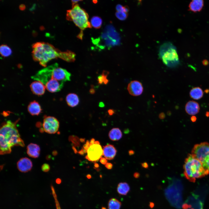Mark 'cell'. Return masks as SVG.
<instances>
[{"label":"cell","mask_w":209,"mask_h":209,"mask_svg":"<svg viewBox=\"0 0 209 209\" xmlns=\"http://www.w3.org/2000/svg\"><path fill=\"white\" fill-rule=\"evenodd\" d=\"M71 76L70 72L56 63L39 71L31 78L42 83L49 91L55 93L61 90L65 82L71 80Z\"/></svg>","instance_id":"cell-1"},{"label":"cell","mask_w":209,"mask_h":209,"mask_svg":"<svg viewBox=\"0 0 209 209\" xmlns=\"http://www.w3.org/2000/svg\"><path fill=\"white\" fill-rule=\"evenodd\" d=\"M17 122L10 120L3 124L0 129V153L4 155L10 153L14 146L24 147V143L21 138L16 127Z\"/></svg>","instance_id":"cell-2"},{"label":"cell","mask_w":209,"mask_h":209,"mask_svg":"<svg viewBox=\"0 0 209 209\" xmlns=\"http://www.w3.org/2000/svg\"><path fill=\"white\" fill-rule=\"evenodd\" d=\"M32 48L33 59L45 67L51 60L57 57L62 58L63 52L56 49L49 43L37 42L33 44Z\"/></svg>","instance_id":"cell-3"},{"label":"cell","mask_w":209,"mask_h":209,"mask_svg":"<svg viewBox=\"0 0 209 209\" xmlns=\"http://www.w3.org/2000/svg\"><path fill=\"white\" fill-rule=\"evenodd\" d=\"M183 169L185 176L191 182H194L196 179L206 175L201 163L192 154H188L185 159Z\"/></svg>","instance_id":"cell-4"},{"label":"cell","mask_w":209,"mask_h":209,"mask_svg":"<svg viewBox=\"0 0 209 209\" xmlns=\"http://www.w3.org/2000/svg\"><path fill=\"white\" fill-rule=\"evenodd\" d=\"M66 16L68 20L72 21L82 30L91 28L88 20V14L78 4L73 6L71 9L67 10Z\"/></svg>","instance_id":"cell-5"},{"label":"cell","mask_w":209,"mask_h":209,"mask_svg":"<svg viewBox=\"0 0 209 209\" xmlns=\"http://www.w3.org/2000/svg\"><path fill=\"white\" fill-rule=\"evenodd\" d=\"M159 56L163 63L168 67H173L179 63V58L175 47L171 43H164L160 47Z\"/></svg>","instance_id":"cell-6"},{"label":"cell","mask_w":209,"mask_h":209,"mask_svg":"<svg viewBox=\"0 0 209 209\" xmlns=\"http://www.w3.org/2000/svg\"><path fill=\"white\" fill-rule=\"evenodd\" d=\"M191 154L201 163L206 175L209 174V143L203 142L195 145Z\"/></svg>","instance_id":"cell-7"},{"label":"cell","mask_w":209,"mask_h":209,"mask_svg":"<svg viewBox=\"0 0 209 209\" xmlns=\"http://www.w3.org/2000/svg\"><path fill=\"white\" fill-rule=\"evenodd\" d=\"M105 45L104 47H111L118 45L120 42V38L118 33L112 26L106 28L101 37Z\"/></svg>","instance_id":"cell-8"},{"label":"cell","mask_w":209,"mask_h":209,"mask_svg":"<svg viewBox=\"0 0 209 209\" xmlns=\"http://www.w3.org/2000/svg\"><path fill=\"white\" fill-rule=\"evenodd\" d=\"M42 126L44 130L46 132L49 134H54L58 130L59 122L54 117L47 116L44 119Z\"/></svg>","instance_id":"cell-9"},{"label":"cell","mask_w":209,"mask_h":209,"mask_svg":"<svg viewBox=\"0 0 209 209\" xmlns=\"http://www.w3.org/2000/svg\"><path fill=\"white\" fill-rule=\"evenodd\" d=\"M87 155L85 158L91 161H96L101 158L103 155V149L100 144L90 145L87 150Z\"/></svg>","instance_id":"cell-10"},{"label":"cell","mask_w":209,"mask_h":209,"mask_svg":"<svg viewBox=\"0 0 209 209\" xmlns=\"http://www.w3.org/2000/svg\"><path fill=\"white\" fill-rule=\"evenodd\" d=\"M127 89L129 93L134 96L141 95L143 90L142 84L137 80L131 82L128 85Z\"/></svg>","instance_id":"cell-11"},{"label":"cell","mask_w":209,"mask_h":209,"mask_svg":"<svg viewBox=\"0 0 209 209\" xmlns=\"http://www.w3.org/2000/svg\"><path fill=\"white\" fill-rule=\"evenodd\" d=\"M17 165L18 170L23 172H26L30 171L33 166L31 161L27 157L21 158L17 162Z\"/></svg>","instance_id":"cell-12"},{"label":"cell","mask_w":209,"mask_h":209,"mask_svg":"<svg viewBox=\"0 0 209 209\" xmlns=\"http://www.w3.org/2000/svg\"><path fill=\"white\" fill-rule=\"evenodd\" d=\"M200 109L199 104L193 100L188 101L186 104L185 110L188 114L194 116L198 113Z\"/></svg>","instance_id":"cell-13"},{"label":"cell","mask_w":209,"mask_h":209,"mask_svg":"<svg viewBox=\"0 0 209 209\" xmlns=\"http://www.w3.org/2000/svg\"><path fill=\"white\" fill-rule=\"evenodd\" d=\"M30 88L32 92L38 96L43 95L45 93L46 88L42 83L38 81L32 83L30 85Z\"/></svg>","instance_id":"cell-14"},{"label":"cell","mask_w":209,"mask_h":209,"mask_svg":"<svg viewBox=\"0 0 209 209\" xmlns=\"http://www.w3.org/2000/svg\"><path fill=\"white\" fill-rule=\"evenodd\" d=\"M103 155L107 159L112 160L116 156L117 150L112 145L109 144L103 146Z\"/></svg>","instance_id":"cell-15"},{"label":"cell","mask_w":209,"mask_h":209,"mask_svg":"<svg viewBox=\"0 0 209 209\" xmlns=\"http://www.w3.org/2000/svg\"><path fill=\"white\" fill-rule=\"evenodd\" d=\"M203 205L198 197L194 203L190 197L183 205L182 207L183 209H202Z\"/></svg>","instance_id":"cell-16"},{"label":"cell","mask_w":209,"mask_h":209,"mask_svg":"<svg viewBox=\"0 0 209 209\" xmlns=\"http://www.w3.org/2000/svg\"><path fill=\"white\" fill-rule=\"evenodd\" d=\"M40 151L39 146L36 144L31 143L27 146V154L32 158H38L39 155Z\"/></svg>","instance_id":"cell-17"},{"label":"cell","mask_w":209,"mask_h":209,"mask_svg":"<svg viewBox=\"0 0 209 209\" xmlns=\"http://www.w3.org/2000/svg\"><path fill=\"white\" fill-rule=\"evenodd\" d=\"M28 110L30 113L33 116L38 115L42 111L41 106L38 102L35 101L30 103L28 106Z\"/></svg>","instance_id":"cell-18"},{"label":"cell","mask_w":209,"mask_h":209,"mask_svg":"<svg viewBox=\"0 0 209 209\" xmlns=\"http://www.w3.org/2000/svg\"><path fill=\"white\" fill-rule=\"evenodd\" d=\"M66 100L68 105L72 107L78 105L80 102L78 95L73 93L68 94L66 97Z\"/></svg>","instance_id":"cell-19"},{"label":"cell","mask_w":209,"mask_h":209,"mask_svg":"<svg viewBox=\"0 0 209 209\" xmlns=\"http://www.w3.org/2000/svg\"><path fill=\"white\" fill-rule=\"evenodd\" d=\"M203 5V0H192L189 5V10L194 12H200L202 9Z\"/></svg>","instance_id":"cell-20"},{"label":"cell","mask_w":209,"mask_h":209,"mask_svg":"<svg viewBox=\"0 0 209 209\" xmlns=\"http://www.w3.org/2000/svg\"><path fill=\"white\" fill-rule=\"evenodd\" d=\"M190 97L194 100H198L202 98L203 92L199 87H195L191 89L189 92Z\"/></svg>","instance_id":"cell-21"},{"label":"cell","mask_w":209,"mask_h":209,"mask_svg":"<svg viewBox=\"0 0 209 209\" xmlns=\"http://www.w3.org/2000/svg\"><path fill=\"white\" fill-rule=\"evenodd\" d=\"M122 134L120 129L118 128H112L109 132V136L112 141H117L122 137Z\"/></svg>","instance_id":"cell-22"},{"label":"cell","mask_w":209,"mask_h":209,"mask_svg":"<svg viewBox=\"0 0 209 209\" xmlns=\"http://www.w3.org/2000/svg\"><path fill=\"white\" fill-rule=\"evenodd\" d=\"M117 190L120 194L126 195L130 190V187L127 183L121 182L118 184Z\"/></svg>","instance_id":"cell-23"},{"label":"cell","mask_w":209,"mask_h":209,"mask_svg":"<svg viewBox=\"0 0 209 209\" xmlns=\"http://www.w3.org/2000/svg\"><path fill=\"white\" fill-rule=\"evenodd\" d=\"M121 205L120 201L116 199H110L108 203V209H120Z\"/></svg>","instance_id":"cell-24"},{"label":"cell","mask_w":209,"mask_h":209,"mask_svg":"<svg viewBox=\"0 0 209 209\" xmlns=\"http://www.w3.org/2000/svg\"><path fill=\"white\" fill-rule=\"evenodd\" d=\"M109 73V72L107 71H103L102 74L98 76L97 80L99 84H106L108 83L109 80L107 78Z\"/></svg>","instance_id":"cell-25"},{"label":"cell","mask_w":209,"mask_h":209,"mask_svg":"<svg viewBox=\"0 0 209 209\" xmlns=\"http://www.w3.org/2000/svg\"><path fill=\"white\" fill-rule=\"evenodd\" d=\"M12 51L9 46L5 44H2L0 47V53L2 56L7 57L10 55Z\"/></svg>","instance_id":"cell-26"},{"label":"cell","mask_w":209,"mask_h":209,"mask_svg":"<svg viewBox=\"0 0 209 209\" xmlns=\"http://www.w3.org/2000/svg\"><path fill=\"white\" fill-rule=\"evenodd\" d=\"M91 25L94 28H100L102 24V20L98 16L93 17L91 20Z\"/></svg>","instance_id":"cell-27"},{"label":"cell","mask_w":209,"mask_h":209,"mask_svg":"<svg viewBox=\"0 0 209 209\" xmlns=\"http://www.w3.org/2000/svg\"><path fill=\"white\" fill-rule=\"evenodd\" d=\"M115 15L116 17L121 20H125L128 16L127 13L117 11L116 12Z\"/></svg>","instance_id":"cell-28"},{"label":"cell","mask_w":209,"mask_h":209,"mask_svg":"<svg viewBox=\"0 0 209 209\" xmlns=\"http://www.w3.org/2000/svg\"><path fill=\"white\" fill-rule=\"evenodd\" d=\"M69 141H71L75 146L77 147H79V146H80V141L77 137L73 136H70L69 137Z\"/></svg>","instance_id":"cell-29"},{"label":"cell","mask_w":209,"mask_h":209,"mask_svg":"<svg viewBox=\"0 0 209 209\" xmlns=\"http://www.w3.org/2000/svg\"><path fill=\"white\" fill-rule=\"evenodd\" d=\"M116 9L117 11L124 12L127 13L129 10V9L127 7L123 6L120 4L117 5Z\"/></svg>","instance_id":"cell-30"},{"label":"cell","mask_w":209,"mask_h":209,"mask_svg":"<svg viewBox=\"0 0 209 209\" xmlns=\"http://www.w3.org/2000/svg\"><path fill=\"white\" fill-rule=\"evenodd\" d=\"M50 169L49 165L47 163L43 164L42 166V170L44 172H47Z\"/></svg>","instance_id":"cell-31"},{"label":"cell","mask_w":209,"mask_h":209,"mask_svg":"<svg viewBox=\"0 0 209 209\" xmlns=\"http://www.w3.org/2000/svg\"><path fill=\"white\" fill-rule=\"evenodd\" d=\"M100 162L101 164L105 165L107 163V160L105 158L101 157L100 160Z\"/></svg>","instance_id":"cell-32"},{"label":"cell","mask_w":209,"mask_h":209,"mask_svg":"<svg viewBox=\"0 0 209 209\" xmlns=\"http://www.w3.org/2000/svg\"><path fill=\"white\" fill-rule=\"evenodd\" d=\"M105 167L108 169H111L113 167V164L110 163H107L105 165Z\"/></svg>","instance_id":"cell-33"},{"label":"cell","mask_w":209,"mask_h":209,"mask_svg":"<svg viewBox=\"0 0 209 209\" xmlns=\"http://www.w3.org/2000/svg\"><path fill=\"white\" fill-rule=\"evenodd\" d=\"M141 165L142 167L145 169H147L149 167L148 164L147 162H145L142 163Z\"/></svg>","instance_id":"cell-34"},{"label":"cell","mask_w":209,"mask_h":209,"mask_svg":"<svg viewBox=\"0 0 209 209\" xmlns=\"http://www.w3.org/2000/svg\"><path fill=\"white\" fill-rule=\"evenodd\" d=\"M165 114L163 113H161L159 115V118L160 119H163L165 118Z\"/></svg>","instance_id":"cell-35"},{"label":"cell","mask_w":209,"mask_h":209,"mask_svg":"<svg viewBox=\"0 0 209 209\" xmlns=\"http://www.w3.org/2000/svg\"><path fill=\"white\" fill-rule=\"evenodd\" d=\"M81 0H71V2L72 5V6H73L75 4H77L78 2L81 1Z\"/></svg>","instance_id":"cell-36"},{"label":"cell","mask_w":209,"mask_h":209,"mask_svg":"<svg viewBox=\"0 0 209 209\" xmlns=\"http://www.w3.org/2000/svg\"><path fill=\"white\" fill-rule=\"evenodd\" d=\"M133 176L134 178H138L140 176V174L138 172H135L134 173Z\"/></svg>","instance_id":"cell-37"},{"label":"cell","mask_w":209,"mask_h":209,"mask_svg":"<svg viewBox=\"0 0 209 209\" xmlns=\"http://www.w3.org/2000/svg\"><path fill=\"white\" fill-rule=\"evenodd\" d=\"M190 119L191 121L193 122H195L197 119L196 117L194 116H191Z\"/></svg>","instance_id":"cell-38"},{"label":"cell","mask_w":209,"mask_h":209,"mask_svg":"<svg viewBox=\"0 0 209 209\" xmlns=\"http://www.w3.org/2000/svg\"><path fill=\"white\" fill-rule=\"evenodd\" d=\"M128 153L129 156H131L134 154L135 152L133 150H129Z\"/></svg>","instance_id":"cell-39"},{"label":"cell","mask_w":209,"mask_h":209,"mask_svg":"<svg viewBox=\"0 0 209 209\" xmlns=\"http://www.w3.org/2000/svg\"><path fill=\"white\" fill-rule=\"evenodd\" d=\"M209 63L208 61L206 60H204L202 61V64L204 66L207 65Z\"/></svg>","instance_id":"cell-40"},{"label":"cell","mask_w":209,"mask_h":209,"mask_svg":"<svg viewBox=\"0 0 209 209\" xmlns=\"http://www.w3.org/2000/svg\"><path fill=\"white\" fill-rule=\"evenodd\" d=\"M108 113L109 115H112L114 113V112L113 109H109L108 111Z\"/></svg>","instance_id":"cell-41"},{"label":"cell","mask_w":209,"mask_h":209,"mask_svg":"<svg viewBox=\"0 0 209 209\" xmlns=\"http://www.w3.org/2000/svg\"><path fill=\"white\" fill-rule=\"evenodd\" d=\"M95 139L94 138H92L91 139L90 141V145H93L94 144V142H95Z\"/></svg>","instance_id":"cell-42"},{"label":"cell","mask_w":209,"mask_h":209,"mask_svg":"<svg viewBox=\"0 0 209 209\" xmlns=\"http://www.w3.org/2000/svg\"><path fill=\"white\" fill-rule=\"evenodd\" d=\"M78 153L81 155H83L84 153L83 151V148H82V149L80 150Z\"/></svg>","instance_id":"cell-43"},{"label":"cell","mask_w":209,"mask_h":209,"mask_svg":"<svg viewBox=\"0 0 209 209\" xmlns=\"http://www.w3.org/2000/svg\"><path fill=\"white\" fill-rule=\"evenodd\" d=\"M95 90L93 88L89 90V92L91 94H93L95 93Z\"/></svg>","instance_id":"cell-44"},{"label":"cell","mask_w":209,"mask_h":209,"mask_svg":"<svg viewBox=\"0 0 209 209\" xmlns=\"http://www.w3.org/2000/svg\"><path fill=\"white\" fill-rule=\"evenodd\" d=\"M72 148L75 153V154L77 153V151L75 147L74 146H72Z\"/></svg>","instance_id":"cell-45"},{"label":"cell","mask_w":209,"mask_h":209,"mask_svg":"<svg viewBox=\"0 0 209 209\" xmlns=\"http://www.w3.org/2000/svg\"><path fill=\"white\" fill-rule=\"evenodd\" d=\"M154 206V203L152 202H150L149 203V206L151 208H153Z\"/></svg>","instance_id":"cell-46"},{"label":"cell","mask_w":209,"mask_h":209,"mask_svg":"<svg viewBox=\"0 0 209 209\" xmlns=\"http://www.w3.org/2000/svg\"><path fill=\"white\" fill-rule=\"evenodd\" d=\"M94 166L95 168H98L99 167V164L97 163H94Z\"/></svg>","instance_id":"cell-47"},{"label":"cell","mask_w":209,"mask_h":209,"mask_svg":"<svg viewBox=\"0 0 209 209\" xmlns=\"http://www.w3.org/2000/svg\"><path fill=\"white\" fill-rule=\"evenodd\" d=\"M80 140L82 143H83L85 142V139L84 138H81L80 139Z\"/></svg>","instance_id":"cell-48"},{"label":"cell","mask_w":209,"mask_h":209,"mask_svg":"<svg viewBox=\"0 0 209 209\" xmlns=\"http://www.w3.org/2000/svg\"><path fill=\"white\" fill-rule=\"evenodd\" d=\"M86 176L88 179H90L91 177V175L90 174H88Z\"/></svg>","instance_id":"cell-49"},{"label":"cell","mask_w":209,"mask_h":209,"mask_svg":"<svg viewBox=\"0 0 209 209\" xmlns=\"http://www.w3.org/2000/svg\"><path fill=\"white\" fill-rule=\"evenodd\" d=\"M129 132V130L128 129H125L124 131V133L125 134H127L128 132Z\"/></svg>","instance_id":"cell-50"},{"label":"cell","mask_w":209,"mask_h":209,"mask_svg":"<svg viewBox=\"0 0 209 209\" xmlns=\"http://www.w3.org/2000/svg\"><path fill=\"white\" fill-rule=\"evenodd\" d=\"M94 144H100V143L98 141H95Z\"/></svg>","instance_id":"cell-51"},{"label":"cell","mask_w":209,"mask_h":209,"mask_svg":"<svg viewBox=\"0 0 209 209\" xmlns=\"http://www.w3.org/2000/svg\"><path fill=\"white\" fill-rule=\"evenodd\" d=\"M206 115L207 117L209 116V112L207 111L206 113Z\"/></svg>","instance_id":"cell-52"},{"label":"cell","mask_w":209,"mask_h":209,"mask_svg":"<svg viewBox=\"0 0 209 209\" xmlns=\"http://www.w3.org/2000/svg\"><path fill=\"white\" fill-rule=\"evenodd\" d=\"M53 154L54 155H56L57 154V152L56 151H54L53 153Z\"/></svg>","instance_id":"cell-53"},{"label":"cell","mask_w":209,"mask_h":209,"mask_svg":"<svg viewBox=\"0 0 209 209\" xmlns=\"http://www.w3.org/2000/svg\"><path fill=\"white\" fill-rule=\"evenodd\" d=\"M205 92L206 93H208L209 92V90L208 89H206L205 90Z\"/></svg>","instance_id":"cell-54"},{"label":"cell","mask_w":209,"mask_h":209,"mask_svg":"<svg viewBox=\"0 0 209 209\" xmlns=\"http://www.w3.org/2000/svg\"><path fill=\"white\" fill-rule=\"evenodd\" d=\"M99 105H100V107H103V106H102L103 105L104 106V104H102V102L101 103H101H100Z\"/></svg>","instance_id":"cell-55"},{"label":"cell","mask_w":209,"mask_h":209,"mask_svg":"<svg viewBox=\"0 0 209 209\" xmlns=\"http://www.w3.org/2000/svg\"><path fill=\"white\" fill-rule=\"evenodd\" d=\"M56 204H57V209H60L59 208V207L58 206V204L57 203H56Z\"/></svg>","instance_id":"cell-56"},{"label":"cell","mask_w":209,"mask_h":209,"mask_svg":"<svg viewBox=\"0 0 209 209\" xmlns=\"http://www.w3.org/2000/svg\"><path fill=\"white\" fill-rule=\"evenodd\" d=\"M101 209H106V208H105V207H102V208Z\"/></svg>","instance_id":"cell-57"}]
</instances>
